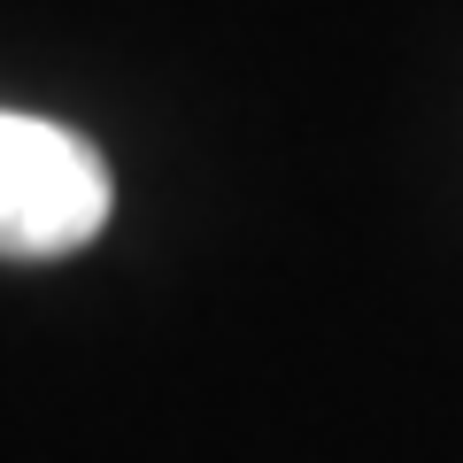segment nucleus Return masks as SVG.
<instances>
[{"label": "nucleus", "mask_w": 463, "mask_h": 463, "mask_svg": "<svg viewBox=\"0 0 463 463\" xmlns=\"http://www.w3.org/2000/svg\"><path fill=\"white\" fill-rule=\"evenodd\" d=\"M109 224V163L47 116L0 109V255H70Z\"/></svg>", "instance_id": "f257e3e1"}]
</instances>
